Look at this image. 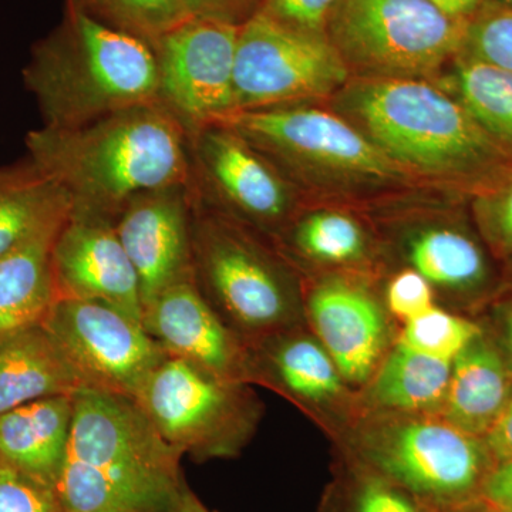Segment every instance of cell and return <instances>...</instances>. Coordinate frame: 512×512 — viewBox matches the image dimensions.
Returning a JSON list of instances; mask_svg holds the SVG:
<instances>
[{"instance_id": "cell-5", "label": "cell", "mask_w": 512, "mask_h": 512, "mask_svg": "<svg viewBox=\"0 0 512 512\" xmlns=\"http://www.w3.org/2000/svg\"><path fill=\"white\" fill-rule=\"evenodd\" d=\"M191 239L195 286L242 339L254 343L306 325L303 286L281 256L194 192Z\"/></svg>"}, {"instance_id": "cell-21", "label": "cell", "mask_w": 512, "mask_h": 512, "mask_svg": "<svg viewBox=\"0 0 512 512\" xmlns=\"http://www.w3.org/2000/svg\"><path fill=\"white\" fill-rule=\"evenodd\" d=\"M73 394L52 396L0 416V460L56 488L69 444Z\"/></svg>"}, {"instance_id": "cell-40", "label": "cell", "mask_w": 512, "mask_h": 512, "mask_svg": "<svg viewBox=\"0 0 512 512\" xmlns=\"http://www.w3.org/2000/svg\"><path fill=\"white\" fill-rule=\"evenodd\" d=\"M168 512H215L210 510L187 484L183 485Z\"/></svg>"}, {"instance_id": "cell-22", "label": "cell", "mask_w": 512, "mask_h": 512, "mask_svg": "<svg viewBox=\"0 0 512 512\" xmlns=\"http://www.w3.org/2000/svg\"><path fill=\"white\" fill-rule=\"evenodd\" d=\"M453 362L394 342L375 375L359 392L360 413L440 414Z\"/></svg>"}, {"instance_id": "cell-2", "label": "cell", "mask_w": 512, "mask_h": 512, "mask_svg": "<svg viewBox=\"0 0 512 512\" xmlns=\"http://www.w3.org/2000/svg\"><path fill=\"white\" fill-rule=\"evenodd\" d=\"M183 457L134 399L79 390L55 488L59 512H168L185 484Z\"/></svg>"}, {"instance_id": "cell-12", "label": "cell", "mask_w": 512, "mask_h": 512, "mask_svg": "<svg viewBox=\"0 0 512 512\" xmlns=\"http://www.w3.org/2000/svg\"><path fill=\"white\" fill-rule=\"evenodd\" d=\"M241 134L262 154L284 163L353 177L387 180L400 174L362 131L335 114L312 107L237 110L217 121Z\"/></svg>"}, {"instance_id": "cell-32", "label": "cell", "mask_w": 512, "mask_h": 512, "mask_svg": "<svg viewBox=\"0 0 512 512\" xmlns=\"http://www.w3.org/2000/svg\"><path fill=\"white\" fill-rule=\"evenodd\" d=\"M383 301L387 312L399 326L439 305L433 286L412 268L403 269L390 278L384 289Z\"/></svg>"}, {"instance_id": "cell-13", "label": "cell", "mask_w": 512, "mask_h": 512, "mask_svg": "<svg viewBox=\"0 0 512 512\" xmlns=\"http://www.w3.org/2000/svg\"><path fill=\"white\" fill-rule=\"evenodd\" d=\"M195 197L234 214L232 220L278 235L291 217L292 195L282 175L258 148L224 124L188 134Z\"/></svg>"}, {"instance_id": "cell-6", "label": "cell", "mask_w": 512, "mask_h": 512, "mask_svg": "<svg viewBox=\"0 0 512 512\" xmlns=\"http://www.w3.org/2000/svg\"><path fill=\"white\" fill-rule=\"evenodd\" d=\"M346 104L394 163L448 173L490 157L487 133L463 104L421 80L377 77L353 87Z\"/></svg>"}, {"instance_id": "cell-28", "label": "cell", "mask_w": 512, "mask_h": 512, "mask_svg": "<svg viewBox=\"0 0 512 512\" xmlns=\"http://www.w3.org/2000/svg\"><path fill=\"white\" fill-rule=\"evenodd\" d=\"M461 104L485 133L512 140V72L476 57L457 66Z\"/></svg>"}, {"instance_id": "cell-16", "label": "cell", "mask_w": 512, "mask_h": 512, "mask_svg": "<svg viewBox=\"0 0 512 512\" xmlns=\"http://www.w3.org/2000/svg\"><path fill=\"white\" fill-rule=\"evenodd\" d=\"M191 183L141 192L113 225L140 281L143 308L165 289L192 279Z\"/></svg>"}, {"instance_id": "cell-4", "label": "cell", "mask_w": 512, "mask_h": 512, "mask_svg": "<svg viewBox=\"0 0 512 512\" xmlns=\"http://www.w3.org/2000/svg\"><path fill=\"white\" fill-rule=\"evenodd\" d=\"M333 444L336 453L402 488L429 512L480 500L494 466L483 439L440 414L362 412Z\"/></svg>"}, {"instance_id": "cell-41", "label": "cell", "mask_w": 512, "mask_h": 512, "mask_svg": "<svg viewBox=\"0 0 512 512\" xmlns=\"http://www.w3.org/2000/svg\"><path fill=\"white\" fill-rule=\"evenodd\" d=\"M443 512H494L490 510L481 500L473 501V503H468L464 505H460L457 508H451V510L443 511Z\"/></svg>"}, {"instance_id": "cell-36", "label": "cell", "mask_w": 512, "mask_h": 512, "mask_svg": "<svg viewBox=\"0 0 512 512\" xmlns=\"http://www.w3.org/2000/svg\"><path fill=\"white\" fill-rule=\"evenodd\" d=\"M480 500L494 512H512V458L490 468L481 485Z\"/></svg>"}, {"instance_id": "cell-26", "label": "cell", "mask_w": 512, "mask_h": 512, "mask_svg": "<svg viewBox=\"0 0 512 512\" xmlns=\"http://www.w3.org/2000/svg\"><path fill=\"white\" fill-rule=\"evenodd\" d=\"M293 255L315 265L352 266L366 258L365 229L348 214L316 211L305 215L282 238Z\"/></svg>"}, {"instance_id": "cell-23", "label": "cell", "mask_w": 512, "mask_h": 512, "mask_svg": "<svg viewBox=\"0 0 512 512\" xmlns=\"http://www.w3.org/2000/svg\"><path fill=\"white\" fill-rule=\"evenodd\" d=\"M72 212V201L28 161L0 170V258L55 232Z\"/></svg>"}, {"instance_id": "cell-17", "label": "cell", "mask_w": 512, "mask_h": 512, "mask_svg": "<svg viewBox=\"0 0 512 512\" xmlns=\"http://www.w3.org/2000/svg\"><path fill=\"white\" fill-rule=\"evenodd\" d=\"M143 326L168 356L221 379L254 386L249 343L211 308L194 279L171 286L146 303Z\"/></svg>"}, {"instance_id": "cell-25", "label": "cell", "mask_w": 512, "mask_h": 512, "mask_svg": "<svg viewBox=\"0 0 512 512\" xmlns=\"http://www.w3.org/2000/svg\"><path fill=\"white\" fill-rule=\"evenodd\" d=\"M409 268L430 282L434 291L467 292L485 278L483 252L473 239L457 229L429 227L407 241Z\"/></svg>"}, {"instance_id": "cell-39", "label": "cell", "mask_w": 512, "mask_h": 512, "mask_svg": "<svg viewBox=\"0 0 512 512\" xmlns=\"http://www.w3.org/2000/svg\"><path fill=\"white\" fill-rule=\"evenodd\" d=\"M427 2L450 18L464 20L466 16L476 12L483 0H427Z\"/></svg>"}, {"instance_id": "cell-10", "label": "cell", "mask_w": 512, "mask_h": 512, "mask_svg": "<svg viewBox=\"0 0 512 512\" xmlns=\"http://www.w3.org/2000/svg\"><path fill=\"white\" fill-rule=\"evenodd\" d=\"M42 323L89 389L134 399L168 356L143 322L106 302L57 298Z\"/></svg>"}, {"instance_id": "cell-37", "label": "cell", "mask_w": 512, "mask_h": 512, "mask_svg": "<svg viewBox=\"0 0 512 512\" xmlns=\"http://www.w3.org/2000/svg\"><path fill=\"white\" fill-rule=\"evenodd\" d=\"M484 441L494 463L512 458V390L503 412L495 421L493 429L488 431Z\"/></svg>"}, {"instance_id": "cell-3", "label": "cell", "mask_w": 512, "mask_h": 512, "mask_svg": "<svg viewBox=\"0 0 512 512\" xmlns=\"http://www.w3.org/2000/svg\"><path fill=\"white\" fill-rule=\"evenodd\" d=\"M43 126H84L158 101L153 47L67 0L62 25L32 49L23 70Z\"/></svg>"}, {"instance_id": "cell-27", "label": "cell", "mask_w": 512, "mask_h": 512, "mask_svg": "<svg viewBox=\"0 0 512 512\" xmlns=\"http://www.w3.org/2000/svg\"><path fill=\"white\" fill-rule=\"evenodd\" d=\"M318 512H429L412 495L336 453Z\"/></svg>"}, {"instance_id": "cell-8", "label": "cell", "mask_w": 512, "mask_h": 512, "mask_svg": "<svg viewBox=\"0 0 512 512\" xmlns=\"http://www.w3.org/2000/svg\"><path fill=\"white\" fill-rule=\"evenodd\" d=\"M330 18L340 56L402 79L439 69L466 43L468 29L427 0H338Z\"/></svg>"}, {"instance_id": "cell-31", "label": "cell", "mask_w": 512, "mask_h": 512, "mask_svg": "<svg viewBox=\"0 0 512 512\" xmlns=\"http://www.w3.org/2000/svg\"><path fill=\"white\" fill-rule=\"evenodd\" d=\"M466 43L476 59L512 72V10L485 13L468 26Z\"/></svg>"}, {"instance_id": "cell-24", "label": "cell", "mask_w": 512, "mask_h": 512, "mask_svg": "<svg viewBox=\"0 0 512 512\" xmlns=\"http://www.w3.org/2000/svg\"><path fill=\"white\" fill-rule=\"evenodd\" d=\"M60 228L0 258V336L42 322L56 301L52 251Z\"/></svg>"}, {"instance_id": "cell-33", "label": "cell", "mask_w": 512, "mask_h": 512, "mask_svg": "<svg viewBox=\"0 0 512 512\" xmlns=\"http://www.w3.org/2000/svg\"><path fill=\"white\" fill-rule=\"evenodd\" d=\"M0 512H59L56 490L0 460Z\"/></svg>"}, {"instance_id": "cell-18", "label": "cell", "mask_w": 512, "mask_h": 512, "mask_svg": "<svg viewBox=\"0 0 512 512\" xmlns=\"http://www.w3.org/2000/svg\"><path fill=\"white\" fill-rule=\"evenodd\" d=\"M57 298L109 303L143 322V299L113 221L70 212L52 251Z\"/></svg>"}, {"instance_id": "cell-11", "label": "cell", "mask_w": 512, "mask_h": 512, "mask_svg": "<svg viewBox=\"0 0 512 512\" xmlns=\"http://www.w3.org/2000/svg\"><path fill=\"white\" fill-rule=\"evenodd\" d=\"M241 23L192 16L154 43L158 101L190 134L237 110L235 55Z\"/></svg>"}, {"instance_id": "cell-9", "label": "cell", "mask_w": 512, "mask_h": 512, "mask_svg": "<svg viewBox=\"0 0 512 512\" xmlns=\"http://www.w3.org/2000/svg\"><path fill=\"white\" fill-rule=\"evenodd\" d=\"M346 77L338 49L319 35L289 28L261 10L239 26L234 72L237 110L325 96L339 89Z\"/></svg>"}, {"instance_id": "cell-14", "label": "cell", "mask_w": 512, "mask_h": 512, "mask_svg": "<svg viewBox=\"0 0 512 512\" xmlns=\"http://www.w3.org/2000/svg\"><path fill=\"white\" fill-rule=\"evenodd\" d=\"M249 348L254 386L284 397L333 443L350 429L360 414L359 393L308 326L266 336Z\"/></svg>"}, {"instance_id": "cell-38", "label": "cell", "mask_w": 512, "mask_h": 512, "mask_svg": "<svg viewBox=\"0 0 512 512\" xmlns=\"http://www.w3.org/2000/svg\"><path fill=\"white\" fill-rule=\"evenodd\" d=\"M184 3L191 16L220 18L234 22V19L231 18V13H229L231 0H184Z\"/></svg>"}, {"instance_id": "cell-15", "label": "cell", "mask_w": 512, "mask_h": 512, "mask_svg": "<svg viewBox=\"0 0 512 512\" xmlns=\"http://www.w3.org/2000/svg\"><path fill=\"white\" fill-rule=\"evenodd\" d=\"M305 322L357 393L383 362L400 326L362 279L330 275L303 288Z\"/></svg>"}, {"instance_id": "cell-30", "label": "cell", "mask_w": 512, "mask_h": 512, "mask_svg": "<svg viewBox=\"0 0 512 512\" xmlns=\"http://www.w3.org/2000/svg\"><path fill=\"white\" fill-rule=\"evenodd\" d=\"M481 332L478 323L436 305L400 326L397 342L421 355L453 362Z\"/></svg>"}, {"instance_id": "cell-29", "label": "cell", "mask_w": 512, "mask_h": 512, "mask_svg": "<svg viewBox=\"0 0 512 512\" xmlns=\"http://www.w3.org/2000/svg\"><path fill=\"white\" fill-rule=\"evenodd\" d=\"M87 13L153 46L192 18L184 0H70Z\"/></svg>"}, {"instance_id": "cell-35", "label": "cell", "mask_w": 512, "mask_h": 512, "mask_svg": "<svg viewBox=\"0 0 512 512\" xmlns=\"http://www.w3.org/2000/svg\"><path fill=\"white\" fill-rule=\"evenodd\" d=\"M485 234L501 254L512 252V178L481 204Z\"/></svg>"}, {"instance_id": "cell-43", "label": "cell", "mask_w": 512, "mask_h": 512, "mask_svg": "<svg viewBox=\"0 0 512 512\" xmlns=\"http://www.w3.org/2000/svg\"><path fill=\"white\" fill-rule=\"evenodd\" d=\"M505 2L511 3L512 5V0H505Z\"/></svg>"}, {"instance_id": "cell-42", "label": "cell", "mask_w": 512, "mask_h": 512, "mask_svg": "<svg viewBox=\"0 0 512 512\" xmlns=\"http://www.w3.org/2000/svg\"><path fill=\"white\" fill-rule=\"evenodd\" d=\"M504 329L505 340H507L508 350H510L512 357V308L507 312V315H505Z\"/></svg>"}, {"instance_id": "cell-7", "label": "cell", "mask_w": 512, "mask_h": 512, "mask_svg": "<svg viewBox=\"0 0 512 512\" xmlns=\"http://www.w3.org/2000/svg\"><path fill=\"white\" fill-rule=\"evenodd\" d=\"M134 402L170 446L198 463L238 457L264 416V404L249 384L173 356L148 377Z\"/></svg>"}, {"instance_id": "cell-20", "label": "cell", "mask_w": 512, "mask_h": 512, "mask_svg": "<svg viewBox=\"0 0 512 512\" xmlns=\"http://www.w3.org/2000/svg\"><path fill=\"white\" fill-rule=\"evenodd\" d=\"M511 390L510 366L483 330L453 360L440 416L464 433L484 440L503 412Z\"/></svg>"}, {"instance_id": "cell-19", "label": "cell", "mask_w": 512, "mask_h": 512, "mask_svg": "<svg viewBox=\"0 0 512 512\" xmlns=\"http://www.w3.org/2000/svg\"><path fill=\"white\" fill-rule=\"evenodd\" d=\"M82 389L89 387L42 322L0 336V416Z\"/></svg>"}, {"instance_id": "cell-34", "label": "cell", "mask_w": 512, "mask_h": 512, "mask_svg": "<svg viewBox=\"0 0 512 512\" xmlns=\"http://www.w3.org/2000/svg\"><path fill=\"white\" fill-rule=\"evenodd\" d=\"M338 0H265L261 12L289 28L318 35Z\"/></svg>"}, {"instance_id": "cell-1", "label": "cell", "mask_w": 512, "mask_h": 512, "mask_svg": "<svg viewBox=\"0 0 512 512\" xmlns=\"http://www.w3.org/2000/svg\"><path fill=\"white\" fill-rule=\"evenodd\" d=\"M29 161L59 185L74 214L116 220L141 192L191 183L188 133L161 103L141 104L74 128L26 136Z\"/></svg>"}]
</instances>
